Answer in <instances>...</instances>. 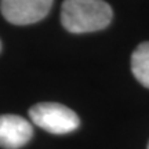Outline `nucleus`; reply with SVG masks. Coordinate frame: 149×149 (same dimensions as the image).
Segmentation results:
<instances>
[{
    "label": "nucleus",
    "mask_w": 149,
    "mask_h": 149,
    "mask_svg": "<svg viewBox=\"0 0 149 149\" xmlns=\"http://www.w3.org/2000/svg\"><path fill=\"white\" fill-rule=\"evenodd\" d=\"M111 6L104 0H65L61 22L68 32L88 33L101 31L112 21Z\"/></svg>",
    "instance_id": "nucleus-1"
},
{
    "label": "nucleus",
    "mask_w": 149,
    "mask_h": 149,
    "mask_svg": "<svg viewBox=\"0 0 149 149\" xmlns=\"http://www.w3.org/2000/svg\"><path fill=\"white\" fill-rule=\"evenodd\" d=\"M148 149H149V144H148Z\"/></svg>",
    "instance_id": "nucleus-7"
},
{
    "label": "nucleus",
    "mask_w": 149,
    "mask_h": 149,
    "mask_svg": "<svg viewBox=\"0 0 149 149\" xmlns=\"http://www.w3.org/2000/svg\"><path fill=\"white\" fill-rule=\"evenodd\" d=\"M32 122L53 134H66L79 127V116L72 109L55 102L36 104L29 109Z\"/></svg>",
    "instance_id": "nucleus-2"
},
{
    "label": "nucleus",
    "mask_w": 149,
    "mask_h": 149,
    "mask_svg": "<svg viewBox=\"0 0 149 149\" xmlns=\"http://www.w3.org/2000/svg\"><path fill=\"white\" fill-rule=\"evenodd\" d=\"M131 70L135 79L149 88V42L141 43L131 55Z\"/></svg>",
    "instance_id": "nucleus-5"
},
{
    "label": "nucleus",
    "mask_w": 149,
    "mask_h": 149,
    "mask_svg": "<svg viewBox=\"0 0 149 149\" xmlns=\"http://www.w3.org/2000/svg\"><path fill=\"white\" fill-rule=\"evenodd\" d=\"M53 0H1L0 10L14 25H29L42 21L48 14Z\"/></svg>",
    "instance_id": "nucleus-3"
},
{
    "label": "nucleus",
    "mask_w": 149,
    "mask_h": 149,
    "mask_svg": "<svg viewBox=\"0 0 149 149\" xmlns=\"http://www.w3.org/2000/svg\"><path fill=\"white\" fill-rule=\"evenodd\" d=\"M0 50H1V43H0Z\"/></svg>",
    "instance_id": "nucleus-6"
},
{
    "label": "nucleus",
    "mask_w": 149,
    "mask_h": 149,
    "mask_svg": "<svg viewBox=\"0 0 149 149\" xmlns=\"http://www.w3.org/2000/svg\"><path fill=\"white\" fill-rule=\"evenodd\" d=\"M32 124L26 119L17 115H0V146L1 148H22L32 138Z\"/></svg>",
    "instance_id": "nucleus-4"
}]
</instances>
